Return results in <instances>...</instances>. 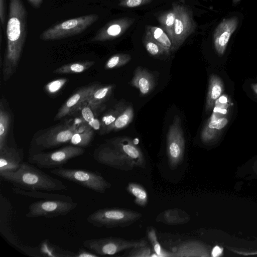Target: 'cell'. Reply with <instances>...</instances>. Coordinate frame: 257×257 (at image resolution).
Segmentation results:
<instances>
[{"instance_id": "40", "label": "cell", "mask_w": 257, "mask_h": 257, "mask_svg": "<svg viewBox=\"0 0 257 257\" xmlns=\"http://www.w3.org/2000/svg\"><path fill=\"white\" fill-rule=\"evenodd\" d=\"M99 255L96 254L92 251H89L83 248H80L78 252L76 253V256L78 257H96Z\"/></svg>"}, {"instance_id": "6", "label": "cell", "mask_w": 257, "mask_h": 257, "mask_svg": "<svg viewBox=\"0 0 257 257\" xmlns=\"http://www.w3.org/2000/svg\"><path fill=\"white\" fill-rule=\"evenodd\" d=\"M54 175L99 193H104L111 184L99 174L85 169L64 168L50 170Z\"/></svg>"}, {"instance_id": "30", "label": "cell", "mask_w": 257, "mask_h": 257, "mask_svg": "<svg viewBox=\"0 0 257 257\" xmlns=\"http://www.w3.org/2000/svg\"><path fill=\"white\" fill-rule=\"evenodd\" d=\"M143 43L147 51L152 56L159 57L163 55H169L167 51L146 30Z\"/></svg>"}, {"instance_id": "20", "label": "cell", "mask_w": 257, "mask_h": 257, "mask_svg": "<svg viewBox=\"0 0 257 257\" xmlns=\"http://www.w3.org/2000/svg\"><path fill=\"white\" fill-rule=\"evenodd\" d=\"M172 252L174 257L209 256L206 247L200 242L194 240H189L180 243Z\"/></svg>"}, {"instance_id": "3", "label": "cell", "mask_w": 257, "mask_h": 257, "mask_svg": "<svg viewBox=\"0 0 257 257\" xmlns=\"http://www.w3.org/2000/svg\"><path fill=\"white\" fill-rule=\"evenodd\" d=\"M0 177L14 187L26 190L63 191L66 184L39 169L34 165L24 162L18 170L0 172Z\"/></svg>"}, {"instance_id": "33", "label": "cell", "mask_w": 257, "mask_h": 257, "mask_svg": "<svg viewBox=\"0 0 257 257\" xmlns=\"http://www.w3.org/2000/svg\"><path fill=\"white\" fill-rule=\"evenodd\" d=\"M127 191L134 197L135 203L141 207H145L148 200V194L145 189L136 183H130L126 187Z\"/></svg>"}, {"instance_id": "38", "label": "cell", "mask_w": 257, "mask_h": 257, "mask_svg": "<svg viewBox=\"0 0 257 257\" xmlns=\"http://www.w3.org/2000/svg\"><path fill=\"white\" fill-rule=\"evenodd\" d=\"M154 0H119L118 6L125 8H134L148 5Z\"/></svg>"}, {"instance_id": "39", "label": "cell", "mask_w": 257, "mask_h": 257, "mask_svg": "<svg viewBox=\"0 0 257 257\" xmlns=\"http://www.w3.org/2000/svg\"><path fill=\"white\" fill-rule=\"evenodd\" d=\"M81 109L82 116L86 122L89 124L95 118L93 112L94 111L87 103H85L83 107H81Z\"/></svg>"}, {"instance_id": "36", "label": "cell", "mask_w": 257, "mask_h": 257, "mask_svg": "<svg viewBox=\"0 0 257 257\" xmlns=\"http://www.w3.org/2000/svg\"><path fill=\"white\" fill-rule=\"evenodd\" d=\"M147 244L130 249L127 253L123 256L128 257H150L152 256V249Z\"/></svg>"}, {"instance_id": "41", "label": "cell", "mask_w": 257, "mask_h": 257, "mask_svg": "<svg viewBox=\"0 0 257 257\" xmlns=\"http://www.w3.org/2000/svg\"><path fill=\"white\" fill-rule=\"evenodd\" d=\"M6 20V0H0V20L2 26Z\"/></svg>"}, {"instance_id": "4", "label": "cell", "mask_w": 257, "mask_h": 257, "mask_svg": "<svg viewBox=\"0 0 257 257\" xmlns=\"http://www.w3.org/2000/svg\"><path fill=\"white\" fill-rule=\"evenodd\" d=\"M140 212L118 208L99 209L90 213L86 218L92 225L107 228L125 227L138 220L142 216Z\"/></svg>"}, {"instance_id": "5", "label": "cell", "mask_w": 257, "mask_h": 257, "mask_svg": "<svg viewBox=\"0 0 257 257\" xmlns=\"http://www.w3.org/2000/svg\"><path fill=\"white\" fill-rule=\"evenodd\" d=\"M80 127L78 122H74L49 128L34 138L30 148L29 155L40 153L69 142Z\"/></svg>"}, {"instance_id": "7", "label": "cell", "mask_w": 257, "mask_h": 257, "mask_svg": "<svg viewBox=\"0 0 257 257\" xmlns=\"http://www.w3.org/2000/svg\"><path fill=\"white\" fill-rule=\"evenodd\" d=\"M98 19V15L89 14L67 20L44 31L40 35V39L44 41H54L79 34Z\"/></svg>"}, {"instance_id": "19", "label": "cell", "mask_w": 257, "mask_h": 257, "mask_svg": "<svg viewBox=\"0 0 257 257\" xmlns=\"http://www.w3.org/2000/svg\"><path fill=\"white\" fill-rule=\"evenodd\" d=\"M131 84L137 88L143 95L149 94L153 90L155 83L152 75L146 69L138 67L131 81Z\"/></svg>"}, {"instance_id": "13", "label": "cell", "mask_w": 257, "mask_h": 257, "mask_svg": "<svg viewBox=\"0 0 257 257\" xmlns=\"http://www.w3.org/2000/svg\"><path fill=\"white\" fill-rule=\"evenodd\" d=\"M185 147L181 119L176 115L170 125L167 135L166 154L169 165L172 169H175L182 161Z\"/></svg>"}, {"instance_id": "25", "label": "cell", "mask_w": 257, "mask_h": 257, "mask_svg": "<svg viewBox=\"0 0 257 257\" xmlns=\"http://www.w3.org/2000/svg\"><path fill=\"white\" fill-rule=\"evenodd\" d=\"M176 16V9L175 3H172V8L159 14L157 19L161 28L167 34L171 41L173 37L174 23Z\"/></svg>"}, {"instance_id": "14", "label": "cell", "mask_w": 257, "mask_h": 257, "mask_svg": "<svg viewBox=\"0 0 257 257\" xmlns=\"http://www.w3.org/2000/svg\"><path fill=\"white\" fill-rule=\"evenodd\" d=\"M135 21V19L126 17L111 21L100 29L90 40V42H104L119 37L131 27Z\"/></svg>"}, {"instance_id": "21", "label": "cell", "mask_w": 257, "mask_h": 257, "mask_svg": "<svg viewBox=\"0 0 257 257\" xmlns=\"http://www.w3.org/2000/svg\"><path fill=\"white\" fill-rule=\"evenodd\" d=\"M224 90V85L221 79L215 74H212L209 78L208 89L206 97L205 109L211 110L215 101L220 97Z\"/></svg>"}, {"instance_id": "2", "label": "cell", "mask_w": 257, "mask_h": 257, "mask_svg": "<svg viewBox=\"0 0 257 257\" xmlns=\"http://www.w3.org/2000/svg\"><path fill=\"white\" fill-rule=\"evenodd\" d=\"M93 157L98 163L118 170L146 167L143 153L128 137L116 138L101 145L95 149Z\"/></svg>"}, {"instance_id": "11", "label": "cell", "mask_w": 257, "mask_h": 257, "mask_svg": "<svg viewBox=\"0 0 257 257\" xmlns=\"http://www.w3.org/2000/svg\"><path fill=\"white\" fill-rule=\"evenodd\" d=\"M228 99L225 95L215 101L212 114L201 133V139L203 143L207 144L215 141L228 123Z\"/></svg>"}, {"instance_id": "8", "label": "cell", "mask_w": 257, "mask_h": 257, "mask_svg": "<svg viewBox=\"0 0 257 257\" xmlns=\"http://www.w3.org/2000/svg\"><path fill=\"white\" fill-rule=\"evenodd\" d=\"M85 152L82 147L69 145L53 152L29 155L28 162L40 168L51 170L63 167L70 160L80 156Z\"/></svg>"}, {"instance_id": "16", "label": "cell", "mask_w": 257, "mask_h": 257, "mask_svg": "<svg viewBox=\"0 0 257 257\" xmlns=\"http://www.w3.org/2000/svg\"><path fill=\"white\" fill-rule=\"evenodd\" d=\"M98 86V84L95 83L78 90L63 104L56 114L54 120L61 119L80 108V106L87 103L92 93Z\"/></svg>"}, {"instance_id": "42", "label": "cell", "mask_w": 257, "mask_h": 257, "mask_svg": "<svg viewBox=\"0 0 257 257\" xmlns=\"http://www.w3.org/2000/svg\"><path fill=\"white\" fill-rule=\"evenodd\" d=\"M222 251V248L218 245L215 246L211 251V256L213 257L219 256L221 255Z\"/></svg>"}, {"instance_id": "23", "label": "cell", "mask_w": 257, "mask_h": 257, "mask_svg": "<svg viewBox=\"0 0 257 257\" xmlns=\"http://www.w3.org/2000/svg\"><path fill=\"white\" fill-rule=\"evenodd\" d=\"M113 87V85H99L95 89L87 101L94 111L104 106L103 103L110 96Z\"/></svg>"}, {"instance_id": "10", "label": "cell", "mask_w": 257, "mask_h": 257, "mask_svg": "<svg viewBox=\"0 0 257 257\" xmlns=\"http://www.w3.org/2000/svg\"><path fill=\"white\" fill-rule=\"evenodd\" d=\"M174 3L176 16L172 41V52L177 50L182 46L185 40L194 32L196 28L191 9L184 3Z\"/></svg>"}, {"instance_id": "32", "label": "cell", "mask_w": 257, "mask_h": 257, "mask_svg": "<svg viewBox=\"0 0 257 257\" xmlns=\"http://www.w3.org/2000/svg\"><path fill=\"white\" fill-rule=\"evenodd\" d=\"M134 112L131 106L125 107L111 125L109 132L118 131L127 126L133 120Z\"/></svg>"}, {"instance_id": "15", "label": "cell", "mask_w": 257, "mask_h": 257, "mask_svg": "<svg viewBox=\"0 0 257 257\" xmlns=\"http://www.w3.org/2000/svg\"><path fill=\"white\" fill-rule=\"evenodd\" d=\"M239 24L238 18L231 17L224 19L216 27L213 35L215 49L219 56L224 53L232 35Z\"/></svg>"}, {"instance_id": "12", "label": "cell", "mask_w": 257, "mask_h": 257, "mask_svg": "<svg viewBox=\"0 0 257 257\" xmlns=\"http://www.w3.org/2000/svg\"><path fill=\"white\" fill-rule=\"evenodd\" d=\"M77 206V203L74 201L42 199L30 204L26 216L28 218L58 217L68 214Z\"/></svg>"}, {"instance_id": "29", "label": "cell", "mask_w": 257, "mask_h": 257, "mask_svg": "<svg viewBox=\"0 0 257 257\" xmlns=\"http://www.w3.org/2000/svg\"><path fill=\"white\" fill-rule=\"evenodd\" d=\"M124 107L122 103H118L103 116L100 121V134L103 135L109 133L110 127Z\"/></svg>"}, {"instance_id": "35", "label": "cell", "mask_w": 257, "mask_h": 257, "mask_svg": "<svg viewBox=\"0 0 257 257\" xmlns=\"http://www.w3.org/2000/svg\"><path fill=\"white\" fill-rule=\"evenodd\" d=\"M131 59V56L128 54H116L108 59L104 67L106 69L118 68L127 63Z\"/></svg>"}, {"instance_id": "22", "label": "cell", "mask_w": 257, "mask_h": 257, "mask_svg": "<svg viewBox=\"0 0 257 257\" xmlns=\"http://www.w3.org/2000/svg\"><path fill=\"white\" fill-rule=\"evenodd\" d=\"M190 217L184 210L179 208L169 209L160 213L157 217L158 222L168 225H181L188 222Z\"/></svg>"}, {"instance_id": "17", "label": "cell", "mask_w": 257, "mask_h": 257, "mask_svg": "<svg viewBox=\"0 0 257 257\" xmlns=\"http://www.w3.org/2000/svg\"><path fill=\"white\" fill-rule=\"evenodd\" d=\"M8 200L1 194V231L7 240L16 247L25 252L28 255L40 256L35 249L25 246L23 244L18 237L15 234L12 228L10 226L8 220L7 202Z\"/></svg>"}, {"instance_id": "1", "label": "cell", "mask_w": 257, "mask_h": 257, "mask_svg": "<svg viewBox=\"0 0 257 257\" xmlns=\"http://www.w3.org/2000/svg\"><path fill=\"white\" fill-rule=\"evenodd\" d=\"M27 12L22 0H10L6 28L7 49L3 66V80H8L15 72L27 36Z\"/></svg>"}, {"instance_id": "9", "label": "cell", "mask_w": 257, "mask_h": 257, "mask_svg": "<svg viewBox=\"0 0 257 257\" xmlns=\"http://www.w3.org/2000/svg\"><path fill=\"white\" fill-rule=\"evenodd\" d=\"M147 244V241L144 239L128 240L115 237L89 239L83 242L84 247L99 255H113L125 250Z\"/></svg>"}, {"instance_id": "28", "label": "cell", "mask_w": 257, "mask_h": 257, "mask_svg": "<svg viewBox=\"0 0 257 257\" xmlns=\"http://www.w3.org/2000/svg\"><path fill=\"white\" fill-rule=\"evenodd\" d=\"M95 64L93 61H78L62 65L53 71L57 74H76L86 71Z\"/></svg>"}, {"instance_id": "18", "label": "cell", "mask_w": 257, "mask_h": 257, "mask_svg": "<svg viewBox=\"0 0 257 257\" xmlns=\"http://www.w3.org/2000/svg\"><path fill=\"white\" fill-rule=\"evenodd\" d=\"M21 150L5 145L0 149V172L17 171L24 162Z\"/></svg>"}, {"instance_id": "24", "label": "cell", "mask_w": 257, "mask_h": 257, "mask_svg": "<svg viewBox=\"0 0 257 257\" xmlns=\"http://www.w3.org/2000/svg\"><path fill=\"white\" fill-rule=\"evenodd\" d=\"M14 193L30 198L42 199L45 200H61L65 201H73V198L69 196L53 193L41 192L40 190H26L12 188Z\"/></svg>"}, {"instance_id": "34", "label": "cell", "mask_w": 257, "mask_h": 257, "mask_svg": "<svg viewBox=\"0 0 257 257\" xmlns=\"http://www.w3.org/2000/svg\"><path fill=\"white\" fill-rule=\"evenodd\" d=\"M147 236L152 244L153 250L157 256L174 257L172 251H166L162 247L158 240L156 230L153 227H150L148 228Z\"/></svg>"}, {"instance_id": "26", "label": "cell", "mask_w": 257, "mask_h": 257, "mask_svg": "<svg viewBox=\"0 0 257 257\" xmlns=\"http://www.w3.org/2000/svg\"><path fill=\"white\" fill-rule=\"evenodd\" d=\"M145 30L160 44L170 55L172 52V43L171 39L163 29L159 27L147 25Z\"/></svg>"}, {"instance_id": "27", "label": "cell", "mask_w": 257, "mask_h": 257, "mask_svg": "<svg viewBox=\"0 0 257 257\" xmlns=\"http://www.w3.org/2000/svg\"><path fill=\"white\" fill-rule=\"evenodd\" d=\"M93 136L92 128L87 124L80 126L78 131L72 137L70 143L72 145L83 148L91 142Z\"/></svg>"}, {"instance_id": "37", "label": "cell", "mask_w": 257, "mask_h": 257, "mask_svg": "<svg viewBox=\"0 0 257 257\" xmlns=\"http://www.w3.org/2000/svg\"><path fill=\"white\" fill-rule=\"evenodd\" d=\"M67 81L68 79L64 78L54 80L45 86V90L50 94H55L62 89Z\"/></svg>"}, {"instance_id": "44", "label": "cell", "mask_w": 257, "mask_h": 257, "mask_svg": "<svg viewBox=\"0 0 257 257\" xmlns=\"http://www.w3.org/2000/svg\"><path fill=\"white\" fill-rule=\"evenodd\" d=\"M250 87L253 92L257 95V83H253L250 84Z\"/></svg>"}, {"instance_id": "43", "label": "cell", "mask_w": 257, "mask_h": 257, "mask_svg": "<svg viewBox=\"0 0 257 257\" xmlns=\"http://www.w3.org/2000/svg\"><path fill=\"white\" fill-rule=\"evenodd\" d=\"M30 3L35 8H39L42 3L43 0H28Z\"/></svg>"}, {"instance_id": "31", "label": "cell", "mask_w": 257, "mask_h": 257, "mask_svg": "<svg viewBox=\"0 0 257 257\" xmlns=\"http://www.w3.org/2000/svg\"><path fill=\"white\" fill-rule=\"evenodd\" d=\"M10 123V114L6 109L4 104L1 100L0 104V149L7 145V139Z\"/></svg>"}, {"instance_id": "45", "label": "cell", "mask_w": 257, "mask_h": 257, "mask_svg": "<svg viewBox=\"0 0 257 257\" xmlns=\"http://www.w3.org/2000/svg\"><path fill=\"white\" fill-rule=\"evenodd\" d=\"M233 6L237 5L241 0H231Z\"/></svg>"}]
</instances>
